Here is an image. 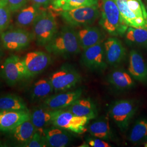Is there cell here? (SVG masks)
Listing matches in <instances>:
<instances>
[{"mask_svg": "<svg viewBox=\"0 0 147 147\" xmlns=\"http://www.w3.org/2000/svg\"><path fill=\"white\" fill-rule=\"evenodd\" d=\"M144 146H145L146 147H147V143H145V144H144Z\"/></svg>", "mask_w": 147, "mask_h": 147, "instance_id": "38", "label": "cell"}, {"mask_svg": "<svg viewBox=\"0 0 147 147\" xmlns=\"http://www.w3.org/2000/svg\"><path fill=\"white\" fill-rule=\"evenodd\" d=\"M108 81L114 87L121 90L130 89L134 85L132 77L123 68L113 70L108 76Z\"/></svg>", "mask_w": 147, "mask_h": 147, "instance_id": "21", "label": "cell"}, {"mask_svg": "<svg viewBox=\"0 0 147 147\" xmlns=\"http://www.w3.org/2000/svg\"><path fill=\"white\" fill-rule=\"evenodd\" d=\"M77 32L80 47L84 50L102 42L104 39L100 29L96 27L85 26Z\"/></svg>", "mask_w": 147, "mask_h": 147, "instance_id": "18", "label": "cell"}, {"mask_svg": "<svg viewBox=\"0 0 147 147\" xmlns=\"http://www.w3.org/2000/svg\"><path fill=\"white\" fill-rule=\"evenodd\" d=\"M2 55V50H1V47H0V59H1V58Z\"/></svg>", "mask_w": 147, "mask_h": 147, "instance_id": "37", "label": "cell"}, {"mask_svg": "<svg viewBox=\"0 0 147 147\" xmlns=\"http://www.w3.org/2000/svg\"><path fill=\"white\" fill-rule=\"evenodd\" d=\"M53 118V111L50 110L42 106L34 107L30 111V120L36 128L37 131L41 133L52 124Z\"/></svg>", "mask_w": 147, "mask_h": 147, "instance_id": "20", "label": "cell"}, {"mask_svg": "<svg viewBox=\"0 0 147 147\" xmlns=\"http://www.w3.org/2000/svg\"><path fill=\"white\" fill-rule=\"evenodd\" d=\"M30 118V110L0 111V131H10Z\"/></svg>", "mask_w": 147, "mask_h": 147, "instance_id": "14", "label": "cell"}, {"mask_svg": "<svg viewBox=\"0 0 147 147\" xmlns=\"http://www.w3.org/2000/svg\"><path fill=\"white\" fill-rule=\"evenodd\" d=\"M1 76L5 82L13 86L26 78V69L22 59L12 55L2 65Z\"/></svg>", "mask_w": 147, "mask_h": 147, "instance_id": "9", "label": "cell"}, {"mask_svg": "<svg viewBox=\"0 0 147 147\" xmlns=\"http://www.w3.org/2000/svg\"><path fill=\"white\" fill-rule=\"evenodd\" d=\"M67 1L68 0H53V3H51L53 9L61 11L63 5L66 3Z\"/></svg>", "mask_w": 147, "mask_h": 147, "instance_id": "35", "label": "cell"}, {"mask_svg": "<svg viewBox=\"0 0 147 147\" xmlns=\"http://www.w3.org/2000/svg\"><path fill=\"white\" fill-rule=\"evenodd\" d=\"M89 121L86 117L76 116L66 109L53 111V125L75 134H81L87 131Z\"/></svg>", "mask_w": 147, "mask_h": 147, "instance_id": "4", "label": "cell"}, {"mask_svg": "<svg viewBox=\"0 0 147 147\" xmlns=\"http://www.w3.org/2000/svg\"><path fill=\"white\" fill-rule=\"evenodd\" d=\"M128 8L139 18L147 20V11L141 0H126Z\"/></svg>", "mask_w": 147, "mask_h": 147, "instance_id": "30", "label": "cell"}, {"mask_svg": "<svg viewBox=\"0 0 147 147\" xmlns=\"http://www.w3.org/2000/svg\"><path fill=\"white\" fill-rule=\"evenodd\" d=\"M98 4L99 0H68L66 3L63 5L61 11L71 10L82 7L98 5Z\"/></svg>", "mask_w": 147, "mask_h": 147, "instance_id": "31", "label": "cell"}, {"mask_svg": "<svg viewBox=\"0 0 147 147\" xmlns=\"http://www.w3.org/2000/svg\"><path fill=\"white\" fill-rule=\"evenodd\" d=\"M82 94V90L78 89L51 95L44 100L42 106L51 111L65 109L76 100L81 98Z\"/></svg>", "mask_w": 147, "mask_h": 147, "instance_id": "12", "label": "cell"}, {"mask_svg": "<svg viewBox=\"0 0 147 147\" xmlns=\"http://www.w3.org/2000/svg\"><path fill=\"white\" fill-rule=\"evenodd\" d=\"M0 36L3 47L11 51H19L26 49L34 39L33 32L19 27L6 30Z\"/></svg>", "mask_w": 147, "mask_h": 147, "instance_id": "8", "label": "cell"}, {"mask_svg": "<svg viewBox=\"0 0 147 147\" xmlns=\"http://www.w3.org/2000/svg\"><path fill=\"white\" fill-rule=\"evenodd\" d=\"M28 110L25 100L18 95L7 94L0 96V111Z\"/></svg>", "mask_w": 147, "mask_h": 147, "instance_id": "26", "label": "cell"}, {"mask_svg": "<svg viewBox=\"0 0 147 147\" xmlns=\"http://www.w3.org/2000/svg\"><path fill=\"white\" fill-rule=\"evenodd\" d=\"M55 92H64L75 87L81 80L78 71L69 64H64L50 77Z\"/></svg>", "mask_w": 147, "mask_h": 147, "instance_id": "7", "label": "cell"}, {"mask_svg": "<svg viewBox=\"0 0 147 147\" xmlns=\"http://www.w3.org/2000/svg\"><path fill=\"white\" fill-rule=\"evenodd\" d=\"M124 21L129 27L147 29V20L139 18L130 11L127 5L126 0H115Z\"/></svg>", "mask_w": 147, "mask_h": 147, "instance_id": "22", "label": "cell"}, {"mask_svg": "<svg viewBox=\"0 0 147 147\" xmlns=\"http://www.w3.org/2000/svg\"><path fill=\"white\" fill-rule=\"evenodd\" d=\"M22 59L26 69V79L34 78L42 73L52 62L51 56L41 51L28 53Z\"/></svg>", "mask_w": 147, "mask_h": 147, "instance_id": "10", "label": "cell"}, {"mask_svg": "<svg viewBox=\"0 0 147 147\" xmlns=\"http://www.w3.org/2000/svg\"><path fill=\"white\" fill-rule=\"evenodd\" d=\"M137 109V105L135 101L122 99L116 101L111 105L109 115L121 131L125 132Z\"/></svg>", "mask_w": 147, "mask_h": 147, "instance_id": "5", "label": "cell"}, {"mask_svg": "<svg viewBox=\"0 0 147 147\" xmlns=\"http://www.w3.org/2000/svg\"><path fill=\"white\" fill-rule=\"evenodd\" d=\"M47 144L42 133L36 132L31 140L25 146V147H45Z\"/></svg>", "mask_w": 147, "mask_h": 147, "instance_id": "32", "label": "cell"}, {"mask_svg": "<svg viewBox=\"0 0 147 147\" xmlns=\"http://www.w3.org/2000/svg\"><path fill=\"white\" fill-rule=\"evenodd\" d=\"M42 134L47 147H67L73 141V136L69 132L56 126L45 129Z\"/></svg>", "mask_w": 147, "mask_h": 147, "instance_id": "15", "label": "cell"}, {"mask_svg": "<svg viewBox=\"0 0 147 147\" xmlns=\"http://www.w3.org/2000/svg\"><path fill=\"white\" fill-rule=\"evenodd\" d=\"M42 8L34 4L25 5L20 10L16 17V25L22 28H25L32 25L36 18L42 11Z\"/></svg>", "mask_w": 147, "mask_h": 147, "instance_id": "23", "label": "cell"}, {"mask_svg": "<svg viewBox=\"0 0 147 147\" xmlns=\"http://www.w3.org/2000/svg\"><path fill=\"white\" fill-rule=\"evenodd\" d=\"M11 11L5 0H0V35L7 30L11 22Z\"/></svg>", "mask_w": 147, "mask_h": 147, "instance_id": "29", "label": "cell"}, {"mask_svg": "<svg viewBox=\"0 0 147 147\" xmlns=\"http://www.w3.org/2000/svg\"><path fill=\"white\" fill-rule=\"evenodd\" d=\"M37 129L30 119L24 121L15 127L9 133L11 138L16 143L25 147L34 135Z\"/></svg>", "mask_w": 147, "mask_h": 147, "instance_id": "19", "label": "cell"}, {"mask_svg": "<svg viewBox=\"0 0 147 147\" xmlns=\"http://www.w3.org/2000/svg\"><path fill=\"white\" fill-rule=\"evenodd\" d=\"M86 143L88 147H110V144L105 141V140L97 137H88L86 140Z\"/></svg>", "mask_w": 147, "mask_h": 147, "instance_id": "34", "label": "cell"}, {"mask_svg": "<svg viewBox=\"0 0 147 147\" xmlns=\"http://www.w3.org/2000/svg\"><path fill=\"white\" fill-rule=\"evenodd\" d=\"M45 47L49 53L65 58L77 55L81 49L78 32L70 26L63 27Z\"/></svg>", "mask_w": 147, "mask_h": 147, "instance_id": "1", "label": "cell"}, {"mask_svg": "<svg viewBox=\"0 0 147 147\" xmlns=\"http://www.w3.org/2000/svg\"><path fill=\"white\" fill-rule=\"evenodd\" d=\"M99 24L105 31L113 36H123L129 27L115 0H102Z\"/></svg>", "mask_w": 147, "mask_h": 147, "instance_id": "2", "label": "cell"}, {"mask_svg": "<svg viewBox=\"0 0 147 147\" xmlns=\"http://www.w3.org/2000/svg\"><path fill=\"white\" fill-rule=\"evenodd\" d=\"M11 13L20 11L24 7L28 0H5Z\"/></svg>", "mask_w": 147, "mask_h": 147, "instance_id": "33", "label": "cell"}, {"mask_svg": "<svg viewBox=\"0 0 147 147\" xmlns=\"http://www.w3.org/2000/svg\"><path fill=\"white\" fill-rule=\"evenodd\" d=\"M128 72L137 81L144 82L147 80V64L142 55L135 50L130 52Z\"/></svg>", "mask_w": 147, "mask_h": 147, "instance_id": "16", "label": "cell"}, {"mask_svg": "<svg viewBox=\"0 0 147 147\" xmlns=\"http://www.w3.org/2000/svg\"><path fill=\"white\" fill-rule=\"evenodd\" d=\"M58 31L56 16L51 11H42L32 24V32L39 46H46Z\"/></svg>", "mask_w": 147, "mask_h": 147, "instance_id": "3", "label": "cell"}, {"mask_svg": "<svg viewBox=\"0 0 147 147\" xmlns=\"http://www.w3.org/2000/svg\"><path fill=\"white\" fill-rule=\"evenodd\" d=\"M132 143L143 142L147 140V119H139L135 122L129 136Z\"/></svg>", "mask_w": 147, "mask_h": 147, "instance_id": "28", "label": "cell"}, {"mask_svg": "<svg viewBox=\"0 0 147 147\" xmlns=\"http://www.w3.org/2000/svg\"><path fill=\"white\" fill-rule=\"evenodd\" d=\"M105 58L107 64L116 67L123 62L126 50L121 41L117 38H108L104 44Z\"/></svg>", "mask_w": 147, "mask_h": 147, "instance_id": "13", "label": "cell"}, {"mask_svg": "<svg viewBox=\"0 0 147 147\" xmlns=\"http://www.w3.org/2000/svg\"><path fill=\"white\" fill-rule=\"evenodd\" d=\"M87 131L93 137L104 140H109L112 137L108 118L104 117L93 122L87 126Z\"/></svg>", "mask_w": 147, "mask_h": 147, "instance_id": "24", "label": "cell"}, {"mask_svg": "<svg viewBox=\"0 0 147 147\" xmlns=\"http://www.w3.org/2000/svg\"><path fill=\"white\" fill-rule=\"evenodd\" d=\"M126 42L134 45L147 49V29L129 27L125 33Z\"/></svg>", "mask_w": 147, "mask_h": 147, "instance_id": "27", "label": "cell"}, {"mask_svg": "<svg viewBox=\"0 0 147 147\" xmlns=\"http://www.w3.org/2000/svg\"><path fill=\"white\" fill-rule=\"evenodd\" d=\"M54 91L50 79H42L36 81L32 87L30 98L33 101L45 100Z\"/></svg>", "mask_w": 147, "mask_h": 147, "instance_id": "25", "label": "cell"}, {"mask_svg": "<svg viewBox=\"0 0 147 147\" xmlns=\"http://www.w3.org/2000/svg\"><path fill=\"white\" fill-rule=\"evenodd\" d=\"M65 109L76 116L86 117L89 120L95 119L98 114L96 104L90 98H80Z\"/></svg>", "mask_w": 147, "mask_h": 147, "instance_id": "17", "label": "cell"}, {"mask_svg": "<svg viewBox=\"0 0 147 147\" xmlns=\"http://www.w3.org/2000/svg\"><path fill=\"white\" fill-rule=\"evenodd\" d=\"M53 0H31L33 4L38 5L41 8H47L53 3Z\"/></svg>", "mask_w": 147, "mask_h": 147, "instance_id": "36", "label": "cell"}, {"mask_svg": "<svg viewBox=\"0 0 147 147\" xmlns=\"http://www.w3.org/2000/svg\"><path fill=\"white\" fill-rule=\"evenodd\" d=\"M146 9H147V6H146Z\"/></svg>", "mask_w": 147, "mask_h": 147, "instance_id": "39", "label": "cell"}, {"mask_svg": "<svg viewBox=\"0 0 147 147\" xmlns=\"http://www.w3.org/2000/svg\"><path fill=\"white\" fill-rule=\"evenodd\" d=\"M81 62L85 67L91 70H103L106 68L107 63L102 42L84 50Z\"/></svg>", "mask_w": 147, "mask_h": 147, "instance_id": "11", "label": "cell"}, {"mask_svg": "<svg viewBox=\"0 0 147 147\" xmlns=\"http://www.w3.org/2000/svg\"><path fill=\"white\" fill-rule=\"evenodd\" d=\"M61 14L70 26H87L99 18L100 11L98 5H92L62 11Z\"/></svg>", "mask_w": 147, "mask_h": 147, "instance_id": "6", "label": "cell"}]
</instances>
